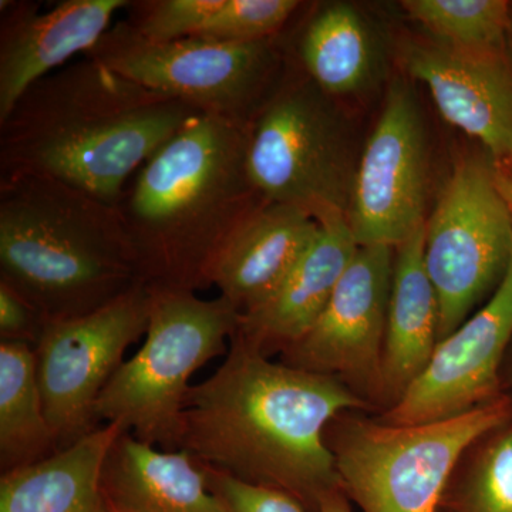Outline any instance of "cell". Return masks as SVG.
<instances>
[{
	"label": "cell",
	"instance_id": "1",
	"mask_svg": "<svg viewBox=\"0 0 512 512\" xmlns=\"http://www.w3.org/2000/svg\"><path fill=\"white\" fill-rule=\"evenodd\" d=\"M336 377L275 363L231 338L220 369L185 397L174 450L202 467L291 494L311 512L342 487L326 441L333 420L367 407Z\"/></svg>",
	"mask_w": 512,
	"mask_h": 512
},
{
	"label": "cell",
	"instance_id": "2",
	"mask_svg": "<svg viewBox=\"0 0 512 512\" xmlns=\"http://www.w3.org/2000/svg\"><path fill=\"white\" fill-rule=\"evenodd\" d=\"M195 114L84 56L30 86L0 121V178H55L116 207Z\"/></svg>",
	"mask_w": 512,
	"mask_h": 512
},
{
	"label": "cell",
	"instance_id": "3",
	"mask_svg": "<svg viewBox=\"0 0 512 512\" xmlns=\"http://www.w3.org/2000/svg\"><path fill=\"white\" fill-rule=\"evenodd\" d=\"M247 168V126L195 114L131 178L116 208L153 291L210 288L235 231L264 204Z\"/></svg>",
	"mask_w": 512,
	"mask_h": 512
},
{
	"label": "cell",
	"instance_id": "4",
	"mask_svg": "<svg viewBox=\"0 0 512 512\" xmlns=\"http://www.w3.org/2000/svg\"><path fill=\"white\" fill-rule=\"evenodd\" d=\"M0 282L46 322L89 315L144 285L117 208L40 175L0 178Z\"/></svg>",
	"mask_w": 512,
	"mask_h": 512
},
{
	"label": "cell",
	"instance_id": "5",
	"mask_svg": "<svg viewBox=\"0 0 512 512\" xmlns=\"http://www.w3.org/2000/svg\"><path fill=\"white\" fill-rule=\"evenodd\" d=\"M511 419L505 396L406 426L345 413L330 423L326 441L343 491L363 512H439L463 457Z\"/></svg>",
	"mask_w": 512,
	"mask_h": 512
},
{
	"label": "cell",
	"instance_id": "6",
	"mask_svg": "<svg viewBox=\"0 0 512 512\" xmlns=\"http://www.w3.org/2000/svg\"><path fill=\"white\" fill-rule=\"evenodd\" d=\"M247 168L265 202L292 205L318 222L348 218L357 168L348 121L301 66H285L249 121Z\"/></svg>",
	"mask_w": 512,
	"mask_h": 512
},
{
	"label": "cell",
	"instance_id": "7",
	"mask_svg": "<svg viewBox=\"0 0 512 512\" xmlns=\"http://www.w3.org/2000/svg\"><path fill=\"white\" fill-rule=\"evenodd\" d=\"M151 296L146 342L104 387L94 421L173 451L191 376L225 352L241 313L222 296L153 289Z\"/></svg>",
	"mask_w": 512,
	"mask_h": 512
},
{
	"label": "cell",
	"instance_id": "8",
	"mask_svg": "<svg viewBox=\"0 0 512 512\" xmlns=\"http://www.w3.org/2000/svg\"><path fill=\"white\" fill-rule=\"evenodd\" d=\"M86 57L198 113L242 126L261 109L286 66L276 37L252 43L202 37L154 43L126 19L114 23Z\"/></svg>",
	"mask_w": 512,
	"mask_h": 512
},
{
	"label": "cell",
	"instance_id": "9",
	"mask_svg": "<svg viewBox=\"0 0 512 512\" xmlns=\"http://www.w3.org/2000/svg\"><path fill=\"white\" fill-rule=\"evenodd\" d=\"M512 252V212L495 165L464 158L424 224V265L439 301V339L493 295Z\"/></svg>",
	"mask_w": 512,
	"mask_h": 512
},
{
	"label": "cell",
	"instance_id": "10",
	"mask_svg": "<svg viewBox=\"0 0 512 512\" xmlns=\"http://www.w3.org/2000/svg\"><path fill=\"white\" fill-rule=\"evenodd\" d=\"M151 298L138 286L89 315L45 323L35 346L37 382L60 448L97 429V399L128 346L147 332Z\"/></svg>",
	"mask_w": 512,
	"mask_h": 512
},
{
	"label": "cell",
	"instance_id": "11",
	"mask_svg": "<svg viewBox=\"0 0 512 512\" xmlns=\"http://www.w3.org/2000/svg\"><path fill=\"white\" fill-rule=\"evenodd\" d=\"M419 101L396 79L357 161L348 224L359 247L396 249L426 224L429 156Z\"/></svg>",
	"mask_w": 512,
	"mask_h": 512
},
{
	"label": "cell",
	"instance_id": "12",
	"mask_svg": "<svg viewBox=\"0 0 512 512\" xmlns=\"http://www.w3.org/2000/svg\"><path fill=\"white\" fill-rule=\"evenodd\" d=\"M393 264L394 248L359 247L318 322L282 352V363L336 377L362 399L372 396L382 402Z\"/></svg>",
	"mask_w": 512,
	"mask_h": 512
},
{
	"label": "cell",
	"instance_id": "13",
	"mask_svg": "<svg viewBox=\"0 0 512 512\" xmlns=\"http://www.w3.org/2000/svg\"><path fill=\"white\" fill-rule=\"evenodd\" d=\"M511 342L512 252L493 295L440 340L426 370L379 420L396 426L427 423L497 399L501 365Z\"/></svg>",
	"mask_w": 512,
	"mask_h": 512
},
{
	"label": "cell",
	"instance_id": "14",
	"mask_svg": "<svg viewBox=\"0 0 512 512\" xmlns=\"http://www.w3.org/2000/svg\"><path fill=\"white\" fill-rule=\"evenodd\" d=\"M403 63L430 90L447 123L477 138L494 165L512 164V69L503 50L409 43Z\"/></svg>",
	"mask_w": 512,
	"mask_h": 512
},
{
	"label": "cell",
	"instance_id": "15",
	"mask_svg": "<svg viewBox=\"0 0 512 512\" xmlns=\"http://www.w3.org/2000/svg\"><path fill=\"white\" fill-rule=\"evenodd\" d=\"M0 121L23 93L74 56H84L111 28L130 0H64L49 10L39 3H0Z\"/></svg>",
	"mask_w": 512,
	"mask_h": 512
},
{
	"label": "cell",
	"instance_id": "16",
	"mask_svg": "<svg viewBox=\"0 0 512 512\" xmlns=\"http://www.w3.org/2000/svg\"><path fill=\"white\" fill-rule=\"evenodd\" d=\"M319 225L318 237L278 291L241 315L232 338L269 356L291 348L318 322L359 249L348 218L332 215Z\"/></svg>",
	"mask_w": 512,
	"mask_h": 512
},
{
	"label": "cell",
	"instance_id": "17",
	"mask_svg": "<svg viewBox=\"0 0 512 512\" xmlns=\"http://www.w3.org/2000/svg\"><path fill=\"white\" fill-rule=\"evenodd\" d=\"M319 222L292 205L264 202L222 249L211 274L241 315L268 301L318 237Z\"/></svg>",
	"mask_w": 512,
	"mask_h": 512
},
{
	"label": "cell",
	"instance_id": "18",
	"mask_svg": "<svg viewBox=\"0 0 512 512\" xmlns=\"http://www.w3.org/2000/svg\"><path fill=\"white\" fill-rule=\"evenodd\" d=\"M107 512H229L184 450L158 451L123 431L101 474Z\"/></svg>",
	"mask_w": 512,
	"mask_h": 512
},
{
	"label": "cell",
	"instance_id": "19",
	"mask_svg": "<svg viewBox=\"0 0 512 512\" xmlns=\"http://www.w3.org/2000/svg\"><path fill=\"white\" fill-rule=\"evenodd\" d=\"M424 225L394 249L382 363V403L394 406L439 345V301L424 265Z\"/></svg>",
	"mask_w": 512,
	"mask_h": 512
},
{
	"label": "cell",
	"instance_id": "20",
	"mask_svg": "<svg viewBox=\"0 0 512 512\" xmlns=\"http://www.w3.org/2000/svg\"><path fill=\"white\" fill-rule=\"evenodd\" d=\"M123 431L104 424L52 456L2 473L0 512H107L101 474Z\"/></svg>",
	"mask_w": 512,
	"mask_h": 512
},
{
	"label": "cell",
	"instance_id": "21",
	"mask_svg": "<svg viewBox=\"0 0 512 512\" xmlns=\"http://www.w3.org/2000/svg\"><path fill=\"white\" fill-rule=\"evenodd\" d=\"M296 59L328 96L365 92L380 70V49L365 16L349 3H330L306 22Z\"/></svg>",
	"mask_w": 512,
	"mask_h": 512
},
{
	"label": "cell",
	"instance_id": "22",
	"mask_svg": "<svg viewBox=\"0 0 512 512\" xmlns=\"http://www.w3.org/2000/svg\"><path fill=\"white\" fill-rule=\"evenodd\" d=\"M37 382L35 348L0 343V467L30 466L59 451Z\"/></svg>",
	"mask_w": 512,
	"mask_h": 512
},
{
	"label": "cell",
	"instance_id": "23",
	"mask_svg": "<svg viewBox=\"0 0 512 512\" xmlns=\"http://www.w3.org/2000/svg\"><path fill=\"white\" fill-rule=\"evenodd\" d=\"M410 18L446 45L468 50H503L511 29L505 0H406Z\"/></svg>",
	"mask_w": 512,
	"mask_h": 512
},
{
	"label": "cell",
	"instance_id": "24",
	"mask_svg": "<svg viewBox=\"0 0 512 512\" xmlns=\"http://www.w3.org/2000/svg\"><path fill=\"white\" fill-rule=\"evenodd\" d=\"M448 504L453 512H512V423L478 441Z\"/></svg>",
	"mask_w": 512,
	"mask_h": 512
},
{
	"label": "cell",
	"instance_id": "25",
	"mask_svg": "<svg viewBox=\"0 0 512 512\" xmlns=\"http://www.w3.org/2000/svg\"><path fill=\"white\" fill-rule=\"evenodd\" d=\"M301 5L298 0H225L194 37L222 43L275 39Z\"/></svg>",
	"mask_w": 512,
	"mask_h": 512
},
{
	"label": "cell",
	"instance_id": "26",
	"mask_svg": "<svg viewBox=\"0 0 512 512\" xmlns=\"http://www.w3.org/2000/svg\"><path fill=\"white\" fill-rule=\"evenodd\" d=\"M225 0H138L127 6V22L154 43L197 36Z\"/></svg>",
	"mask_w": 512,
	"mask_h": 512
},
{
	"label": "cell",
	"instance_id": "27",
	"mask_svg": "<svg viewBox=\"0 0 512 512\" xmlns=\"http://www.w3.org/2000/svg\"><path fill=\"white\" fill-rule=\"evenodd\" d=\"M202 468L207 474L208 488L229 512H311L285 491L245 483L211 468Z\"/></svg>",
	"mask_w": 512,
	"mask_h": 512
},
{
	"label": "cell",
	"instance_id": "28",
	"mask_svg": "<svg viewBox=\"0 0 512 512\" xmlns=\"http://www.w3.org/2000/svg\"><path fill=\"white\" fill-rule=\"evenodd\" d=\"M45 323L29 302L0 282V343H23L35 348Z\"/></svg>",
	"mask_w": 512,
	"mask_h": 512
},
{
	"label": "cell",
	"instance_id": "29",
	"mask_svg": "<svg viewBox=\"0 0 512 512\" xmlns=\"http://www.w3.org/2000/svg\"><path fill=\"white\" fill-rule=\"evenodd\" d=\"M316 512H352L349 497L342 487L335 488L320 498Z\"/></svg>",
	"mask_w": 512,
	"mask_h": 512
},
{
	"label": "cell",
	"instance_id": "30",
	"mask_svg": "<svg viewBox=\"0 0 512 512\" xmlns=\"http://www.w3.org/2000/svg\"><path fill=\"white\" fill-rule=\"evenodd\" d=\"M495 178H497L498 190L503 194L504 200L512 212V171L507 167L495 165Z\"/></svg>",
	"mask_w": 512,
	"mask_h": 512
},
{
	"label": "cell",
	"instance_id": "31",
	"mask_svg": "<svg viewBox=\"0 0 512 512\" xmlns=\"http://www.w3.org/2000/svg\"><path fill=\"white\" fill-rule=\"evenodd\" d=\"M498 167H507L508 170H511L512 171V164H508V165H498Z\"/></svg>",
	"mask_w": 512,
	"mask_h": 512
},
{
	"label": "cell",
	"instance_id": "32",
	"mask_svg": "<svg viewBox=\"0 0 512 512\" xmlns=\"http://www.w3.org/2000/svg\"><path fill=\"white\" fill-rule=\"evenodd\" d=\"M510 377H511V386H512V366H511Z\"/></svg>",
	"mask_w": 512,
	"mask_h": 512
},
{
	"label": "cell",
	"instance_id": "33",
	"mask_svg": "<svg viewBox=\"0 0 512 512\" xmlns=\"http://www.w3.org/2000/svg\"><path fill=\"white\" fill-rule=\"evenodd\" d=\"M511 29H512V15H511Z\"/></svg>",
	"mask_w": 512,
	"mask_h": 512
}]
</instances>
